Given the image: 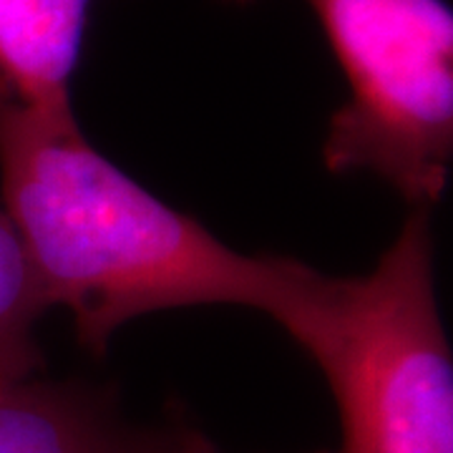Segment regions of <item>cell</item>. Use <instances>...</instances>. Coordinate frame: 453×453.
I'll use <instances>...</instances> for the list:
<instances>
[{
	"label": "cell",
	"instance_id": "1",
	"mask_svg": "<svg viewBox=\"0 0 453 453\" xmlns=\"http://www.w3.org/2000/svg\"><path fill=\"white\" fill-rule=\"evenodd\" d=\"M0 181L46 305H64L104 353L139 315L242 305L280 318L303 262L240 255L121 172L83 136L73 109L0 94Z\"/></svg>",
	"mask_w": 453,
	"mask_h": 453
},
{
	"label": "cell",
	"instance_id": "2",
	"mask_svg": "<svg viewBox=\"0 0 453 453\" xmlns=\"http://www.w3.org/2000/svg\"><path fill=\"white\" fill-rule=\"evenodd\" d=\"M325 372L340 453H453V357L434 282L428 210H413L363 277L303 265L277 318Z\"/></svg>",
	"mask_w": 453,
	"mask_h": 453
},
{
	"label": "cell",
	"instance_id": "3",
	"mask_svg": "<svg viewBox=\"0 0 453 453\" xmlns=\"http://www.w3.org/2000/svg\"><path fill=\"white\" fill-rule=\"evenodd\" d=\"M350 86L327 172H372L431 210L453 162V13L443 0H310Z\"/></svg>",
	"mask_w": 453,
	"mask_h": 453
},
{
	"label": "cell",
	"instance_id": "4",
	"mask_svg": "<svg viewBox=\"0 0 453 453\" xmlns=\"http://www.w3.org/2000/svg\"><path fill=\"white\" fill-rule=\"evenodd\" d=\"M162 441L129 428L101 390L38 372L0 380V453H159Z\"/></svg>",
	"mask_w": 453,
	"mask_h": 453
},
{
	"label": "cell",
	"instance_id": "5",
	"mask_svg": "<svg viewBox=\"0 0 453 453\" xmlns=\"http://www.w3.org/2000/svg\"><path fill=\"white\" fill-rule=\"evenodd\" d=\"M91 0H0V94L68 109Z\"/></svg>",
	"mask_w": 453,
	"mask_h": 453
},
{
	"label": "cell",
	"instance_id": "6",
	"mask_svg": "<svg viewBox=\"0 0 453 453\" xmlns=\"http://www.w3.org/2000/svg\"><path fill=\"white\" fill-rule=\"evenodd\" d=\"M46 310L20 234L0 210V380L41 372L43 353L35 323Z\"/></svg>",
	"mask_w": 453,
	"mask_h": 453
},
{
	"label": "cell",
	"instance_id": "7",
	"mask_svg": "<svg viewBox=\"0 0 453 453\" xmlns=\"http://www.w3.org/2000/svg\"><path fill=\"white\" fill-rule=\"evenodd\" d=\"M159 453H222L211 441L199 436L195 431H177V434H164L162 451Z\"/></svg>",
	"mask_w": 453,
	"mask_h": 453
},
{
	"label": "cell",
	"instance_id": "8",
	"mask_svg": "<svg viewBox=\"0 0 453 453\" xmlns=\"http://www.w3.org/2000/svg\"><path fill=\"white\" fill-rule=\"evenodd\" d=\"M240 3H244V0H240Z\"/></svg>",
	"mask_w": 453,
	"mask_h": 453
}]
</instances>
